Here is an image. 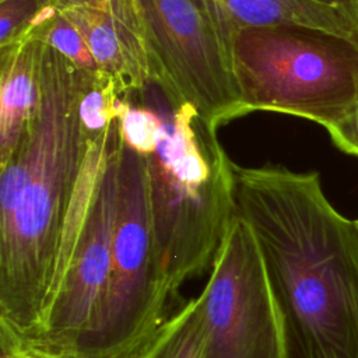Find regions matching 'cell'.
Listing matches in <instances>:
<instances>
[{"label": "cell", "instance_id": "obj_1", "mask_svg": "<svg viewBox=\"0 0 358 358\" xmlns=\"http://www.w3.org/2000/svg\"><path fill=\"white\" fill-rule=\"evenodd\" d=\"M236 215L257 242L284 358H358V221L317 172L232 162Z\"/></svg>", "mask_w": 358, "mask_h": 358}, {"label": "cell", "instance_id": "obj_2", "mask_svg": "<svg viewBox=\"0 0 358 358\" xmlns=\"http://www.w3.org/2000/svg\"><path fill=\"white\" fill-rule=\"evenodd\" d=\"M94 80L42 41L38 108L14 157L25 162V185L0 218V319L29 343L42 330L57 274L64 220L88 144L78 110Z\"/></svg>", "mask_w": 358, "mask_h": 358}, {"label": "cell", "instance_id": "obj_3", "mask_svg": "<svg viewBox=\"0 0 358 358\" xmlns=\"http://www.w3.org/2000/svg\"><path fill=\"white\" fill-rule=\"evenodd\" d=\"M232 162L192 105L172 110L148 157L154 232L171 292L214 264L236 215Z\"/></svg>", "mask_w": 358, "mask_h": 358}, {"label": "cell", "instance_id": "obj_4", "mask_svg": "<svg viewBox=\"0 0 358 358\" xmlns=\"http://www.w3.org/2000/svg\"><path fill=\"white\" fill-rule=\"evenodd\" d=\"M243 113L277 112L324 129L358 106V42L302 25L249 27L231 36Z\"/></svg>", "mask_w": 358, "mask_h": 358}, {"label": "cell", "instance_id": "obj_5", "mask_svg": "<svg viewBox=\"0 0 358 358\" xmlns=\"http://www.w3.org/2000/svg\"><path fill=\"white\" fill-rule=\"evenodd\" d=\"M169 294L154 232L148 157L120 140L108 295L96 327L71 358H138L164 323Z\"/></svg>", "mask_w": 358, "mask_h": 358}, {"label": "cell", "instance_id": "obj_6", "mask_svg": "<svg viewBox=\"0 0 358 358\" xmlns=\"http://www.w3.org/2000/svg\"><path fill=\"white\" fill-rule=\"evenodd\" d=\"M152 84L172 110L192 105L204 129L245 116L231 35L210 0H134Z\"/></svg>", "mask_w": 358, "mask_h": 358}, {"label": "cell", "instance_id": "obj_7", "mask_svg": "<svg viewBox=\"0 0 358 358\" xmlns=\"http://www.w3.org/2000/svg\"><path fill=\"white\" fill-rule=\"evenodd\" d=\"M197 301L203 358H284L263 259L250 227L238 215Z\"/></svg>", "mask_w": 358, "mask_h": 358}, {"label": "cell", "instance_id": "obj_8", "mask_svg": "<svg viewBox=\"0 0 358 358\" xmlns=\"http://www.w3.org/2000/svg\"><path fill=\"white\" fill-rule=\"evenodd\" d=\"M119 145L120 137L84 214L48 305L42 330L29 343L45 352L71 358L99 322L112 268Z\"/></svg>", "mask_w": 358, "mask_h": 358}, {"label": "cell", "instance_id": "obj_9", "mask_svg": "<svg viewBox=\"0 0 358 358\" xmlns=\"http://www.w3.org/2000/svg\"><path fill=\"white\" fill-rule=\"evenodd\" d=\"M59 14L81 34L122 99L133 101L152 84L134 0H87Z\"/></svg>", "mask_w": 358, "mask_h": 358}, {"label": "cell", "instance_id": "obj_10", "mask_svg": "<svg viewBox=\"0 0 358 358\" xmlns=\"http://www.w3.org/2000/svg\"><path fill=\"white\" fill-rule=\"evenodd\" d=\"M42 39L35 28L0 48V168L29 136L38 108V69Z\"/></svg>", "mask_w": 358, "mask_h": 358}, {"label": "cell", "instance_id": "obj_11", "mask_svg": "<svg viewBox=\"0 0 358 358\" xmlns=\"http://www.w3.org/2000/svg\"><path fill=\"white\" fill-rule=\"evenodd\" d=\"M224 27L234 32L249 27L302 25L331 31L358 42V20L312 0H210Z\"/></svg>", "mask_w": 358, "mask_h": 358}, {"label": "cell", "instance_id": "obj_12", "mask_svg": "<svg viewBox=\"0 0 358 358\" xmlns=\"http://www.w3.org/2000/svg\"><path fill=\"white\" fill-rule=\"evenodd\" d=\"M138 358H203V330L197 296L161 324Z\"/></svg>", "mask_w": 358, "mask_h": 358}, {"label": "cell", "instance_id": "obj_13", "mask_svg": "<svg viewBox=\"0 0 358 358\" xmlns=\"http://www.w3.org/2000/svg\"><path fill=\"white\" fill-rule=\"evenodd\" d=\"M115 113L123 144L143 157L154 155L161 144L166 120L155 110L137 106L129 99H119Z\"/></svg>", "mask_w": 358, "mask_h": 358}, {"label": "cell", "instance_id": "obj_14", "mask_svg": "<svg viewBox=\"0 0 358 358\" xmlns=\"http://www.w3.org/2000/svg\"><path fill=\"white\" fill-rule=\"evenodd\" d=\"M34 28L43 42L60 52L77 69L94 78L103 77L84 38L63 15L57 14Z\"/></svg>", "mask_w": 358, "mask_h": 358}, {"label": "cell", "instance_id": "obj_15", "mask_svg": "<svg viewBox=\"0 0 358 358\" xmlns=\"http://www.w3.org/2000/svg\"><path fill=\"white\" fill-rule=\"evenodd\" d=\"M122 99L110 81L96 78L85 91L80 103V122L87 138L105 131L116 120V102Z\"/></svg>", "mask_w": 358, "mask_h": 358}, {"label": "cell", "instance_id": "obj_16", "mask_svg": "<svg viewBox=\"0 0 358 358\" xmlns=\"http://www.w3.org/2000/svg\"><path fill=\"white\" fill-rule=\"evenodd\" d=\"M39 10L38 0H0V48L28 34Z\"/></svg>", "mask_w": 358, "mask_h": 358}, {"label": "cell", "instance_id": "obj_17", "mask_svg": "<svg viewBox=\"0 0 358 358\" xmlns=\"http://www.w3.org/2000/svg\"><path fill=\"white\" fill-rule=\"evenodd\" d=\"M326 131L338 150L358 157V106L344 119L326 129Z\"/></svg>", "mask_w": 358, "mask_h": 358}, {"label": "cell", "instance_id": "obj_18", "mask_svg": "<svg viewBox=\"0 0 358 358\" xmlns=\"http://www.w3.org/2000/svg\"><path fill=\"white\" fill-rule=\"evenodd\" d=\"M338 10H343L358 20V0H312Z\"/></svg>", "mask_w": 358, "mask_h": 358}, {"label": "cell", "instance_id": "obj_19", "mask_svg": "<svg viewBox=\"0 0 358 358\" xmlns=\"http://www.w3.org/2000/svg\"><path fill=\"white\" fill-rule=\"evenodd\" d=\"M83 1H87V0H38L41 7H53L55 10H57V13L69 6L83 3Z\"/></svg>", "mask_w": 358, "mask_h": 358}, {"label": "cell", "instance_id": "obj_20", "mask_svg": "<svg viewBox=\"0 0 358 358\" xmlns=\"http://www.w3.org/2000/svg\"><path fill=\"white\" fill-rule=\"evenodd\" d=\"M31 358H64V357H59V355H53L49 352H45L42 350H38L35 347H32V355Z\"/></svg>", "mask_w": 358, "mask_h": 358}, {"label": "cell", "instance_id": "obj_21", "mask_svg": "<svg viewBox=\"0 0 358 358\" xmlns=\"http://www.w3.org/2000/svg\"><path fill=\"white\" fill-rule=\"evenodd\" d=\"M357 221H358V220H357Z\"/></svg>", "mask_w": 358, "mask_h": 358}]
</instances>
